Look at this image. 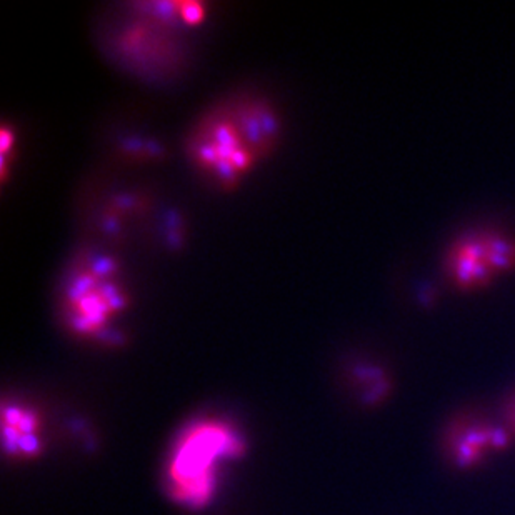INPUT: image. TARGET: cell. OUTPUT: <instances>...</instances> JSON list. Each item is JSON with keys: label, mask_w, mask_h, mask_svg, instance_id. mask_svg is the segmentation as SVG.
I'll return each mask as SVG.
<instances>
[{"label": "cell", "mask_w": 515, "mask_h": 515, "mask_svg": "<svg viewBox=\"0 0 515 515\" xmlns=\"http://www.w3.org/2000/svg\"><path fill=\"white\" fill-rule=\"evenodd\" d=\"M281 130V117L267 98L230 96L207 108L191 127L188 162L214 187H235L267 159Z\"/></svg>", "instance_id": "cell-1"}, {"label": "cell", "mask_w": 515, "mask_h": 515, "mask_svg": "<svg viewBox=\"0 0 515 515\" xmlns=\"http://www.w3.org/2000/svg\"><path fill=\"white\" fill-rule=\"evenodd\" d=\"M57 307L65 329L75 337L119 342V325L130 307V290L119 261L97 249L75 254L60 282Z\"/></svg>", "instance_id": "cell-2"}, {"label": "cell", "mask_w": 515, "mask_h": 515, "mask_svg": "<svg viewBox=\"0 0 515 515\" xmlns=\"http://www.w3.org/2000/svg\"><path fill=\"white\" fill-rule=\"evenodd\" d=\"M244 453V438L222 419L188 424L174 443L167 464L169 492L179 504L200 509L215 494L220 467Z\"/></svg>", "instance_id": "cell-3"}, {"label": "cell", "mask_w": 515, "mask_h": 515, "mask_svg": "<svg viewBox=\"0 0 515 515\" xmlns=\"http://www.w3.org/2000/svg\"><path fill=\"white\" fill-rule=\"evenodd\" d=\"M514 442L507 425H495L474 414L457 415L442 436V451L457 470H470L497 453L509 451Z\"/></svg>", "instance_id": "cell-4"}, {"label": "cell", "mask_w": 515, "mask_h": 515, "mask_svg": "<svg viewBox=\"0 0 515 515\" xmlns=\"http://www.w3.org/2000/svg\"><path fill=\"white\" fill-rule=\"evenodd\" d=\"M515 267V244L495 235H477L452 249L448 271L459 289L474 290Z\"/></svg>", "instance_id": "cell-5"}, {"label": "cell", "mask_w": 515, "mask_h": 515, "mask_svg": "<svg viewBox=\"0 0 515 515\" xmlns=\"http://www.w3.org/2000/svg\"><path fill=\"white\" fill-rule=\"evenodd\" d=\"M4 446L13 457L35 455L40 451L39 415L18 404L6 405L2 415Z\"/></svg>", "instance_id": "cell-6"}, {"label": "cell", "mask_w": 515, "mask_h": 515, "mask_svg": "<svg viewBox=\"0 0 515 515\" xmlns=\"http://www.w3.org/2000/svg\"><path fill=\"white\" fill-rule=\"evenodd\" d=\"M505 419H507V429L515 437V399L509 400L507 409H505Z\"/></svg>", "instance_id": "cell-7"}]
</instances>
